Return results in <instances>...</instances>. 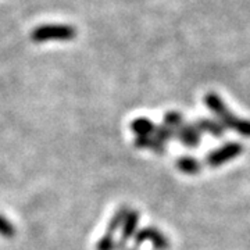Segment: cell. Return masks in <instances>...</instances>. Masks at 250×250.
<instances>
[{
    "label": "cell",
    "instance_id": "obj_2",
    "mask_svg": "<svg viewBox=\"0 0 250 250\" xmlns=\"http://www.w3.org/2000/svg\"><path fill=\"white\" fill-rule=\"evenodd\" d=\"M238 153H241V146H236V145H229V146H225L223 149L217 150L213 154H210V163L213 166H217V164H221L227 159H231V157H235Z\"/></svg>",
    "mask_w": 250,
    "mask_h": 250
},
{
    "label": "cell",
    "instance_id": "obj_3",
    "mask_svg": "<svg viewBox=\"0 0 250 250\" xmlns=\"http://www.w3.org/2000/svg\"><path fill=\"white\" fill-rule=\"evenodd\" d=\"M181 161H184V163H181V167H182L184 170H188L189 167H190V171H197V168H199L196 160L193 161L192 159H185V160Z\"/></svg>",
    "mask_w": 250,
    "mask_h": 250
},
{
    "label": "cell",
    "instance_id": "obj_1",
    "mask_svg": "<svg viewBox=\"0 0 250 250\" xmlns=\"http://www.w3.org/2000/svg\"><path fill=\"white\" fill-rule=\"evenodd\" d=\"M74 35H75V31L70 27H43L41 29H36L32 36L35 41H47L49 38L68 39Z\"/></svg>",
    "mask_w": 250,
    "mask_h": 250
}]
</instances>
